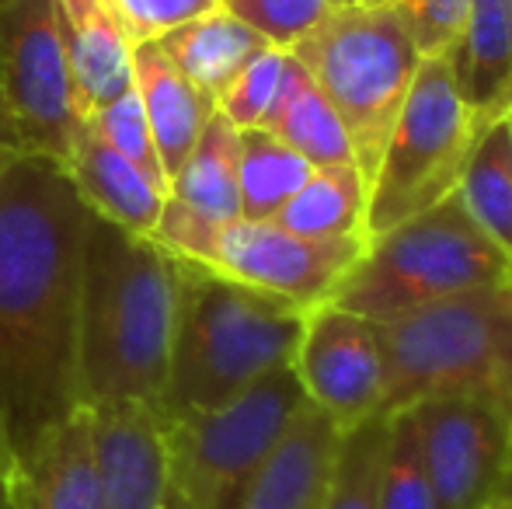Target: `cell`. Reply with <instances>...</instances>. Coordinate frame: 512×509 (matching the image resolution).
Listing matches in <instances>:
<instances>
[{
  "label": "cell",
  "mask_w": 512,
  "mask_h": 509,
  "mask_svg": "<svg viewBox=\"0 0 512 509\" xmlns=\"http://www.w3.org/2000/svg\"><path fill=\"white\" fill-rule=\"evenodd\" d=\"M91 210L60 161L0 175V429L18 461L81 408L77 300Z\"/></svg>",
  "instance_id": "1"
},
{
  "label": "cell",
  "mask_w": 512,
  "mask_h": 509,
  "mask_svg": "<svg viewBox=\"0 0 512 509\" xmlns=\"http://www.w3.org/2000/svg\"><path fill=\"white\" fill-rule=\"evenodd\" d=\"M178 314V255L91 213L77 300L81 408L147 401L157 408Z\"/></svg>",
  "instance_id": "2"
},
{
  "label": "cell",
  "mask_w": 512,
  "mask_h": 509,
  "mask_svg": "<svg viewBox=\"0 0 512 509\" xmlns=\"http://www.w3.org/2000/svg\"><path fill=\"white\" fill-rule=\"evenodd\" d=\"M307 311L178 258V314L157 401L161 419L213 412L290 367Z\"/></svg>",
  "instance_id": "3"
},
{
  "label": "cell",
  "mask_w": 512,
  "mask_h": 509,
  "mask_svg": "<svg viewBox=\"0 0 512 509\" xmlns=\"http://www.w3.org/2000/svg\"><path fill=\"white\" fill-rule=\"evenodd\" d=\"M502 283H512V255L474 224L464 199L453 192L432 210L366 241V252L328 304L391 325Z\"/></svg>",
  "instance_id": "4"
},
{
  "label": "cell",
  "mask_w": 512,
  "mask_h": 509,
  "mask_svg": "<svg viewBox=\"0 0 512 509\" xmlns=\"http://www.w3.org/2000/svg\"><path fill=\"white\" fill-rule=\"evenodd\" d=\"M290 53L338 112L356 168L373 182L394 119L425 60L401 7H331Z\"/></svg>",
  "instance_id": "5"
},
{
  "label": "cell",
  "mask_w": 512,
  "mask_h": 509,
  "mask_svg": "<svg viewBox=\"0 0 512 509\" xmlns=\"http://www.w3.org/2000/svg\"><path fill=\"white\" fill-rule=\"evenodd\" d=\"M384 415L436 394H471L512 415V283L471 290L380 325Z\"/></svg>",
  "instance_id": "6"
},
{
  "label": "cell",
  "mask_w": 512,
  "mask_h": 509,
  "mask_svg": "<svg viewBox=\"0 0 512 509\" xmlns=\"http://www.w3.org/2000/svg\"><path fill=\"white\" fill-rule=\"evenodd\" d=\"M485 129L488 123H481L460 95L450 53L425 56L370 182L366 238H377L453 196Z\"/></svg>",
  "instance_id": "7"
},
{
  "label": "cell",
  "mask_w": 512,
  "mask_h": 509,
  "mask_svg": "<svg viewBox=\"0 0 512 509\" xmlns=\"http://www.w3.org/2000/svg\"><path fill=\"white\" fill-rule=\"evenodd\" d=\"M304 405L293 367H279L230 405L164 419L171 489L189 509H237Z\"/></svg>",
  "instance_id": "8"
},
{
  "label": "cell",
  "mask_w": 512,
  "mask_h": 509,
  "mask_svg": "<svg viewBox=\"0 0 512 509\" xmlns=\"http://www.w3.org/2000/svg\"><path fill=\"white\" fill-rule=\"evenodd\" d=\"M150 238L171 255L199 262L220 276L262 290L304 311L328 304L349 269L366 252V238H300L272 220H199L164 199Z\"/></svg>",
  "instance_id": "9"
},
{
  "label": "cell",
  "mask_w": 512,
  "mask_h": 509,
  "mask_svg": "<svg viewBox=\"0 0 512 509\" xmlns=\"http://www.w3.org/2000/svg\"><path fill=\"white\" fill-rule=\"evenodd\" d=\"M0 102L21 154L67 161L77 129L56 0H0Z\"/></svg>",
  "instance_id": "10"
},
{
  "label": "cell",
  "mask_w": 512,
  "mask_h": 509,
  "mask_svg": "<svg viewBox=\"0 0 512 509\" xmlns=\"http://www.w3.org/2000/svg\"><path fill=\"white\" fill-rule=\"evenodd\" d=\"M436 509H492L512 482V415L471 394L415 401Z\"/></svg>",
  "instance_id": "11"
},
{
  "label": "cell",
  "mask_w": 512,
  "mask_h": 509,
  "mask_svg": "<svg viewBox=\"0 0 512 509\" xmlns=\"http://www.w3.org/2000/svg\"><path fill=\"white\" fill-rule=\"evenodd\" d=\"M290 367L310 405L342 433L384 415L387 353L377 321L331 304L314 307Z\"/></svg>",
  "instance_id": "12"
},
{
  "label": "cell",
  "mask_w": 512,
  "mask_h": 509,
  "mask_svg": "<svg viewBox=\"0 0 512 509\" xmlns=\"http://www.w3.org/2000/svg\"><path fill=\"white\" fill-rule=\"evenodd\" d=\"M102 509H161L171 492L164 419L147 401L88 408Z\"/></svg>",
  "instance_id": "13"
},
{
  "label": "cell",
  "mask_w": 512,
  "mask_h": 509,
  "mask_svg": "<svg viewBox=\"0 0 512 509\" xmlns=\"http://www.w3.org/2000/svg\"><path fill=\"white\" fill-rule=\"evenodd\" d=\"M56 25L77 119L133 88V42L102 0H56Z\"/></svg>",
  "instance_id": "14"
},
{
  "label": "cell",
  "mask_w": 512,
  "mask_h": 509,
  "mask_svg": "<svg viewBox=\"0 0 512 509\" xmlns=\"http://www.w3.org/2000/svg\"><path fill=\"white\" fill-rule=\"evenodd\" d=\"M14 509H102L88 408H77L21 457Z\"/></svg>",
  "instance_id": "15"
},
{
  "label": "cell",
  "mask_w": 512,
  "mask_h": 509,
  "mask_svg": "<svg viewBox=\"0 0 512 509\" xmlns=\"http://www.w3.org/2000/svg\"><path fill=\"white\" fill-rule=\"evenodd\" d=\"M63 171L95 217L133 234H154L168 196L119 150L108 147L88 123H77Z\"/></svg>",
  "instance_id": "16"
},
{
  "label": "cell",
  "mask_w": 512,
  "mask_h": 509,
  "mask_svg": "<svg viewBox=\"0 0 512 509\" xmlns=\"http://www.w3.org/2000/svg\"><path fill=\"white\" fill-rule=\"evenodd\" d=\"M133 88L140 95L143 116L154 133V147L168 185L175 171L185 164L192 147L199 143L203 129L216 112V98L199 91L157 42H136L133 46Z\"/></svg>",
  "instance_id": "17"
},
{
  "label": "cell",
  "mask_w": 512,
  "mask_h": 509,
  "mask_svg": "<svg viewBox=\"0 0 512 509\" xmlns=\"http://www.w3.org/2000/svg\"><path fill=\"white\" fill-rule=\"evenodd\" d=\"M338 440L342 429L307 401L237 509H321Z\"/></svg>",
  "instance_id": "18"
},
{
  "label": "cell",
  "mask_w": 512,
  "mask_h": 509,
  "mask_svg": "<svg viewBox=\"0 0 512 509\" xmlns=\"http://www.w3.org/2000/svg\"><path fill=\"white\" fill-rule=\"evenodd\" d=\"M450 67L464 102L481 123H499L512 109V11L509 0H471L464 32L450 49Z\"/></svg>",
  "instance_id": "19"
},
{
  "label": "cell",
  "mask_w": 512,
  "mask_h": 509,
  "mask_svg": "<svg viewBox=\"0 0 512 509\" xmlns=\"http://www.w3.org/2000/svg\"><path fill=\"white\" fill-rule=\"evenodd\" d=\"M161 53L196 84L209 98H220L230 88L237 74L255 60L269 42L248 28L241 18L227 14L223 7L199 14V18L185 21V25L164 32L154 39Z\"/></svg>",
  "instance_id": "20"
},
{
  "label": "cell",
  "mask_w": 512,
  "mask_h": 509,
  "mask_svg": "<svg viewBox=\"0 0 512 509\" xmlns=\"http://www.w3.org/2000/svg\"><path fill=\"white\" fill-rule=\"evenodd\" d=\"M262 129H269L272 136L293 147L310 168H328V164H356L352 157V140L345 133L338 112L331 109V102L321 95L304 63L290 53L283 74V88L272 105V112L265 116Z\"/></svg>",
  "instance_id": "21"
},
{
  "label": "cell",
  "mask_w": 512,
  "mask_h": 509,
  "mask_svg": "<svg viewBox=\"0 0 512 509\" xmlns=\"http://www.w3.org/2000/svg\"><path fill=\"white\" fill-rule=\"evenodd\" d=\"M237 157H241V129L216 109L192 154L171 178L168 199L199 220H213V224L241 220Z\"/></svg>",
  "instance_id": "22"
},
{
  "label": "cell",
  "mask_w": 512,
  "mask_h": 509,
  "mask_svg": "<svg viewBox=\"0 0 512 509\" xmlns=\"http://www.w3.org/2000/svg\"><path fill=\"white\" fill-rule=\"evenodd\" d=\"M366 203L370 182L363 171L356 164H328L310 171L300 192L272 217V224L300 238H366Z\"/></svg>",
  "instance_id": "23"
},
{
  "label": "cell",
  "mask_w": 512,
  "mask_h": 509,
  "mask_svg": "<svg viewBox=\"0 0 512 509\" xmlns=\"http://www.w3.org/2000/svg\"><path fill=\"white\" fill-rule=\"evenodd\" d=\"M310 164L269 129H241L237 192L244 220H272L310 178Z\"/></svg>",
  "instance_id": "24"
},
{
  "label": "cell",
  "mask_w": 512,
  "mask_h": 509,
  "mask_svg": "<svg viewBox=\"0 0 512 509\" xmlns=\"http://www.w3.org/2000/svg\"><path fill=\"white\" fill-rule=\"evenodd\" d=\"M457 196L464 199L474 224L512 255V147L502 119L478 136L460 175Z\"/></svg>",
  "instance_id": "25"
},
{
  "label": "cell",
  "mask_w": 512,
  "mask_h": 509,
  "mask_svg": "<svg viewBox=\"0 0 512 509\" xmlns=\"http://www.w3.org/2000/svg\"><path fill=\"white\" fill-rule=\"evenodd\" d=\"M387 447V415L345 429L321 509H377L380 464Z\"/></svg>",
  "instance_id": "26"
},
{
  "label": "cell",
  "mask_w": 512,
  "mask_h": 509,
  "mask_svg": "<svg viewBox=\"0 0 512 509\" xmlns=\"http://www.w3.org/2000/svg\"><path fill=\"white\" fill-rule=\"evenodd\" d=\"M377 509H436L411 405L387 415V447L384 464H380Z\"/></svg>",
  "instance_id": "27"
},
{
  "label": "cell",
  "mask_w": 512,
  "mask_h": 509,
  "mask_svg": "<svg viewBox=\"0 0 512 509\" xmlns=\"http://www.w3.org/2000/svg\"><path fill=\"white\" fill-rule=\"evenodd\" d=\"M81 123H88L108 147L119 150L133 168H140L143 175L168 196V175H164V168H161V157H157V147H154V133H150L147 116H143V105H140L136 88L122 91L115 102L102 105L95 116L81 119Z\"/></svg>",
  "instance_id": "28"
},
{
  "label": "cell",
  "mask_w": 512,
  "mask_h": 509,
  "mask_svg": "<svg viewBox=\"0 0 512 509\" xmlns=\"http://www.w3.org/2000/svg\"><path fill=\"white\" fill-rule=\"evenodd\" d=\"M286 60H290V49L269 46L241 70V74L230 81V88L216 98V109L230 119L237 129H255L265 123V116L272 112L283 88Z\"/></svg>",
  "instance_id": "29"
},
{
  "label": "cell",
  "mask_w": 512,
  "mask_h": 509,
  "mask_svg": "<svg viewBox=\"0 0 512 509\" xmlns=\"http://www.w3.org/2000/svg\"><path fill=\"white\" fill-rule=\"evenodd\" d=\"M220 7L279 49H293L331 11L328 0H220Z\"/></svg>",
  "instance_id": "30"
},
{
  "label": "cell",
  "mask_w": 512,
  "mask_h": 509,
  "mask_svg": "<svg viewBox=\"0 0 512 509\" xmlns=\"http://www.w3.org/2000/svg\"><path fill=\"white\" fill-rule=\"evenodd\" d=\"M129 42H154L164 32L185 25V21L199 18V14L220 7V0H102Z\"/></svg>",
  "instance_id": "31"
},
{
  "label": "cell",
  "mask_w": 512,
  "mask_h": 509,
  "mask_svg": "<svg viewBox=\"0 0 512 509\" xmlns=\"http://www.w3.org/2000/svg\"><path fill=\"white\" fill-rule=\"evenodd\" d=\"M408 18L422 56H439L464 32L471 0H394Z\"/></svg>",
  "instance_id": "32"
},
{
  "label": "cell",
  "mask_w": 512,
  "mask_h": 509,
  "mask_svg": "<svg viewBox=\"0 0 512 509\" xmlns=\"http://www.w3.org/2000/svg\"><path fill=\"white\" fill-rule=\"evenodd\" d=\"M18 454L0 429V509H14V482H18Z\"/></svg>",
  "instance_id": "33"
},
{
  "label": "cell",
  "mask_w": 512,
  "mask_h": 509,
  "mask_svg": "<svg viewBox=\"0 0 512 509\" xmlns=\"http://www.w3.org/2000/svg\"><path fill=\"white\" fill-rule=\"evenodd\" d=\"M18 154H21L18 136H14V126H11V116H7L4 102H0V175H4V168H7V164H11Z\"/></svg>",
  "instance_id": "34"
},
{
  "label": "cell",
  "mask_w": 512,
  "mask_h": 509,
  "mask_svg": "<svg viewBox=\"0 0 512 509\" xmlns=\"http://www.w3.org/2000/svg\"><path fill=\"white\" fill-rule=\"evenodd\" d=\"M161 509H189V506H185V499L178 496L175 489H171V492H168V499H164V506H161Z\"/></svg>",
  "instance_id": "35"
},
{
  "label": "cell",
  "mask_w": 512,
  "mask_h": 509,
  "mask_svg": "<svg viewBox=\"0 0 512 509\" xmlns=\"http://www.w3.org/2000/svg\"><path fill=\"white\" fill-rule=\"evenodd\" d=\"M492 509H512V482H509V489L502 492V496H499V499H495V503H492Z\"/></svg>",
  "instance_id": "36"
},
{
  "label": "cell",
  "mask_w": 512,
  "mask_h": 509,
  "mask_svg": "<svg viewBox=\"0 0 512 509\" xmlns=\"http://www.w3.org/2000/svg\"><path fill=\"white\" fill-rule=\"evenodd\" d=\"M502 123H506V133H509V147H512V109L502 116Z\"/></svg>",
  "instance_id": "37"
},
{
  "label": "cell",
  "mask_w": 512,
  "mask_h": 509,
  "mask_svg": "<svg viewBox=\"0 0 512 509\" xmlns=\"http://www.w3.org/2000/svg\"><path fill=\"white\" fill-rule=\"evenodd\" d=\"M359 4V0H328V7H352Z\"/></svg>",
  "instance_id": "38"
},
{
  "label": "cell",
  "mask_w": 512,
  "mask_h": 509,
  "mask_svg": "<svg viewBox=\"0 0 512 509\" xmlns=\"http://www.w3.org/2000/svg\"><path fill=\"white\" fill-rule=\"evenodd\" d=\"M359 4H394V0H359Z\"/></svg>",
  "instance_id": "39"
},
{
  "label": "cell",
  "mask_w": 512,
  "mask_h": 509,
  "mask_svg": "<svg viewBox=\"0 0 512 509\" xmlns=\"http://www.w3.org/2000/svg\"><path fill=\"white\" fill-rule=\"evenodd\" d=\"M509 11H512V0H509Z\"/></svg>",
  "instance_id": "40"
}]
</instances>
